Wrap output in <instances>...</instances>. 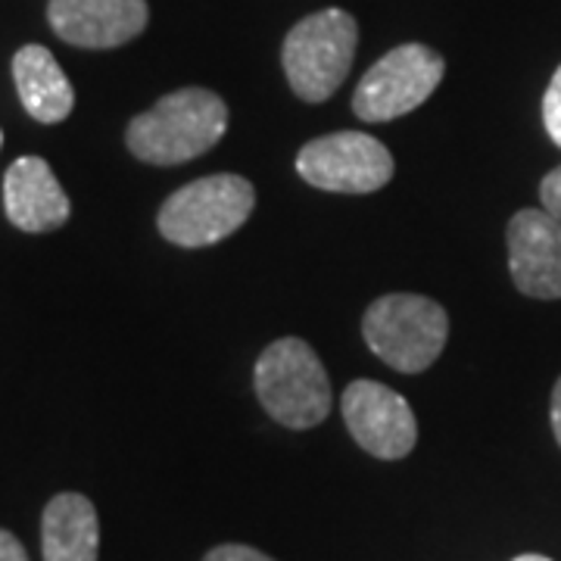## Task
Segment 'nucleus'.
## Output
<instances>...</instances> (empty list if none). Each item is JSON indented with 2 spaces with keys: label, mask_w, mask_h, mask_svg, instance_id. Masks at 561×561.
Wrapping results in <instances>:
<instances>
[{
  "label": "nucleus",
  "mask_w": 561,
  "mask_h": 561,
  "mask_svg": "<svg viewBox=\"0 0 561 561\" xmlns=\"http://www.w3.org/2000/svg\"><path fill=\"white\" fill-rule=\"evenodd\" d=\"M228 128V106L206 88H181L131 119L125 140L140 162L175 165L213 150Z\"/></svg>",
  "instance_id": "obj_1"
},
{
  "label": "nucleus",
  "mask_w": 561,
  "mask_h": 561,
  "mask_svg": "<svg viewBox=\"0 0 561 561\" xmlns=\"http://www.w3.org/2000/svg\"><path fill=\"white\" fill-rule=\"evenodd\" d=\"M356 41L359 25L337 7L319 10L297 22L280 50V62L294 94L309 103H321L337 94L353 69Z\"/></svg>",
  "instance_id": "obj_2"
},
{
  "label": "nucleus",
  "mask_w": 561,
  "mask_h": 561,
  "mask_svg": "<svg viewBox=\"0 0 561 561\" xmlns=\"http://www.w3.org/2000/svg\"><path fill=\"white\" fill-rule=\"evenodd\" d=\"M368 350L402 375L431 368L446 346L449 319L443 306L419 294H387L362 319Z\"/></svg>",
  "instance_id": "obj_3"
},
{
  "label": "nucleus",
  "mask_w": 561,
  "mask_h": 561,
  "mask_svg": "<svg viewBox=\"0 0 561 561\" xmlns=\"http://www.w3.org/2000/svg\"><path fill=\"white\" fill-rule=\"evenodd\" d=\"M256 393L272 419L306 431L328 419L331 383L316 350L300 337H284L265 346L256 362Z\"/></svg>",
  "instance_id": "obj_4"
},
{
  "label": "nucleus",
  "mask_w": 561,
  "mask_h": 561,
  "mask_svg": "<svg viewBox=\"0 0 561 561\" xmlns=\"http://www.w3.org/2000/svg\"><path fill=\"white\" fill-rule=\"evenodd\" d=\"M256 206L253 184L241 175H209L175 191L160 209V231L179 247H209L234 234Z\"/></svg>",
  "instance_id": "obj_5"
},
{
  "label": "nucleus",
  "mask_w": 561,
  "mask_h": 561,
  "mask_svg": "<svg viewBox=\"0 0 561 561\" xmlns=\"http://www.w3.org/2000/svg\"><path fill=\"white\" fill-rule=\"evenodd\" d=\"M446 62L427 44H402L375 62L353 94V113L365 122H390L419 110L443 81Z\"/></svg>",
  "instance_id": "obj_6"
},
{
  "label": "nucleus",
  "mask_w": 561,
  "mask_h": 561,
  "mask_svg": "<svg viewBox=\"0 0 561 561\" xmlns=\"http://www.w3.org/2000/svg\"><path fill=\"white\" fill-rule=\"evenodd\" d=\"M297 172L321 191L371 194L393 179V157L371 135L337 131L309 140L297 157Z\"/></svg>",
  "instance_id": "obj_7"
},
{
  "label": "nucleus",
  "mask_w": 561,
  "mask_h": 561,
  "mask_svg": "<svg viewBox=\"0 0 561 561\" xmlns=\"http://www.w3.org/2000/svg\"><path fill=\"white\" fill-rule=\"evenodd\" d=\"M343 421L365 453L378 459H402L415 449L419 421L397 390L378 381H353L343 390Z\"/></svg>",
  "instance_id": "obj_8"
},
{
  "label": "nucleus",
  "mask_w": 561,
  "mask_h": 561,
  "mask_svg": "<svg viewBox=\"0 0 561 561\" xmlns=\"http://www.w3.org/2000/svg\"><path fill=\"white\" fill-rule=\"evenodd\" d=\"M508 268L524 297L561 300V221L522 209L508 221Z\"/></svg>",
  "instance_id": "obj_9"
},
{
  "label": "nucleus",
  "mask_w": 561,
  "mask_h": 561,
  "mask_svg": "<svg viewBox=\"0 0 561 561\" xmlns=\"http://www.w3.org/2000/svg\"><path fill=\"white\" fill-rule=\"evenodd\" d=\"M147 0H50L47 22L72 47L110 50L147 28Z\"/></svg>",
  "instance_id": "obj_10"
},
{
  "label": "nucleus",
  "mask_w": 561,
  "mask_h": 561,
  "mask_svg": "<svg viewBox=\"0 0 561 561\" xmlns=\"http://www.w3.org/2000/svg\"><path fill=\"white\" fill-rule=\"evenodd\" d=\"M7 219L20 231H57L69 219V197L41 157H20L3 179Z\"/></svg>",
  "instance_id": "obj_11"
},
{
  "label": "nucleus",
  "mask_w": 561,
  "mask_h": 561,
  "mask_svg": "<svg viewBox=\"0 0 561 561\" xmlns=\"http://www.w3.org/2000/svg\"><path fill=\"white\" fill-rule=\"evenodd\" d=\"M44 561H98L101 524L88 496L60 493L47 502L41 518Z\"/></svg>",
  "instance_id": "obj_12"
},
{
  "label": "nucleus",
  "mask_w": 561,
  "mask_h": 561,
  "mask_svg": "<svg viewBox=\"0 0 561 561\" xmlns=\"http://www.w3.org/2000/svg\"><path fill=\"white\" fill-rule=\"evenodd\" d=\"M13 81H16L25 113L44 125L62 122L76 106V91L60 69V62L41 44H25L13 57Z\"/></svg>",
  "instance_id": "obj_13"
},
{
  "label": "nucleus",
  "mask_w": 561,
  "mask_h": 561,
  "mask_svg": "<svg viewBox=\"0 0 561 561\" xmlns=\"http://www.w3.org/2000/svg\"><path fill=\"white\" fill-rule=\"evenodd\" d=\"M542 125H546L552 144L561 147V66L546 88V98H542Z\"/></svg>",
  "instance_id": "obj_14"
},
{
  "label": "nucleus",
  "mask_w": 561,
  "mask_h": 561,
  "mask_svg": "<svg viewBox=\"0 0 561 561\" xmlns=\"http://www.w3.org/2000/svg\"><path fill=\"white\" fill-rule=\"evenodd\" d=\"M540 201L542 209L552 216V219L561 221V165L559 169H552L540 184Z\"/></svg>",
  "instance_id": "obj_15"
},
{
  "label": "nucleus",
  "mask_w": 561,
  "mask_h": 561,
  "mask_svg": "<svg viewBox=\"0 0 561 561\" xmlns=\"http://www.w3.org/2000/svg\"><path fill=\"white\" fill-rule=\"evenodd\" d=\"M203 561H275V559H268L265 552L253 549V546H238V542H228V546L213 549V552H209V556H206Z\"/></svg>",
  "instance_id": "obj_16"
},
{
  "label": "nucleus",
  "mask_w": 561,
  "mask_h": 561,
  "mask_svg": "<svg viewBox=\"0 0 561 561\" xmlns=\"http://www.w3.org/2000/svg\"><path fill=\"white\" fill-rule=\"evenodd\" d=\"M0 561H28L22 542L10 530H0Z\"/></svg>",
  "instance_id": "obj_17"
},
{
  "label": "nucleus",
  "mask_w": 561,
  "mask_h": 561,
  "mask_svg": "<svg viewBox=\"0 0 561 561\" xmlns=\"http://www.w3.org/2000/svg\"><path fill=\"white\" fill-rule=\"evenodd\" d=\"M552 431H556V440L561 446V378L552 390Z\"/></svg>",
  "instance_id": "obj_18"
},
{
  "label": "nucleus",
  "mask_w": 561,
  "mask_h": 561,
  "mask_svg": "<svg viewBox=\"0 0 561 561\" xmlns=\"http://www.w3.org/2000/svg\"><path fill=\"white\" fill-rule=\"evenodd\" d=\"M515 561H552V559H546V556H518Z\"/></svg>",
  "instance_id": "obj_19"
},
{
  "label": "nucleus",
  "mask_w": 561,
  "mask_h": 561,
  "mask_svg": "<svg viewBox=\"0 0 561 561\" xmlns=\"http://www.w3.org/2000/svg\"><path fill=\"white\" fill-rule=\"evenodd\" d=\"M0 147H3V131H0Z\"/></svg>",
  "instance_id": "obj_20"
}]
</instances>
